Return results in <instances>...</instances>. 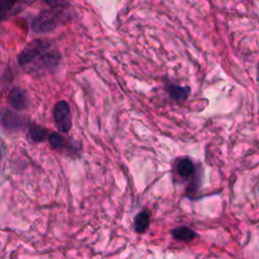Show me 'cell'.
<instances>
[{"label":"cell","mask_w":259,"mask_h":259,"mask_svg":"<svg viewBox=\"0 0 259 259\" xmlns=\"http://www.w3.org/2000/svg\"><path fill=\"white\" fill-rule=\"evenodd\" d=\"M60 60V54L53 50L51 41L47 39H34L28 42L18 55L19 65L32 70H54Z\"/></svg>","instance_id":"obj_1"},{"label":"cell","mask_w":259,"mask_h":259,"mask_svg":"<svg viewBox=\"0 0 259 259\" xmlns=\"http://www.w3.org/2000/svg\"><path fill=\"white\" fill-rule=\"evenodd\" d=\"M62 18V12L58 8L42 10L32 19L30 24L31 30L34 33L52 32L60 26Z\"/></svg>","instance_id":"obj_2"},{"label":"cell","mask_w":259,"mask_h":259,"mask_svg":"<svg viewBox=\"0 0 259 259\" xmlns=\"http://www.w3.org/2000/svg\"><path fill=\"white\" fill-rule=\"evenodd\" d=\"M53 113L57 127L62 133L69 132L72 125L71 110L69 104L65 100L58 101L54 107Z\"/></svg>","instance_id":"obj_3"},{"label":"cell","mask_w":259,"mask_h":259,"mask_svg":"<svg viewBox=\"0 0 259 259\" xmlns=\"http://www.w3.org/2000/svg\"><path fill=\"white\" fill-rule=\"evenodd\" d=\"M9 104L17 110H22L28 105V97L26 92L20 87H13L7 96Z\"/></svg>","instance_id":"obj_4"},{"label":"cell","mask_w":259,"mask_h":259,"mask_svg":"<svg viewBox=\"0 0 259 259\" xmlns=\"http://www.w3.org/2000/svg\"><path fill=\"white\" fill-rule=\"evenodd\" d=\"M176 172L183 179L194 180L196 169L193 161L187 157H183L176 162Z\"/></svg>","instance_id":"obj_5"},{"label":"cell","mask_w":259,"mask_h":259,"mask_svg":"<svg viewBox=\"0 0 259 259\" xmlns=\"http://www.w3.org/2000/svg\"><path fill=\"white\" fill-rule=\"evenodd\" d=\"M1 122L8 128H17L22 124V117L11 110H3L0 113Z\"/></svg>","instance_id":"obj_6"},{"label":"cell","mask_w":259,"mask_h":259,"mask_svg":"<svg viewBox=\"0 0 259 259\" xmlns=\"http://www.w3.org/2000/svg\"><path fill=\"white\" fill-rule=\"evenodd\" d=\"M167 91L173 100L179 101V102L185 101L190 93L189 87L180 86V85H176L173 83H169L167 85Z\"/></svg>","instance_id":"obj_7"},{"label":"cell","mask_w":259,"mask_h":259,"mask_svg":"<svg viewBox=\"0 0 259 259\" xmlns=\"http://www.w3.org/2000/svg\"><path fill=\"white\" fill-rule=\"evenodd\" d=\"M172 236L179 241H183V242H189L192 241L195 237H196V233L194 231H192L191 229L187 228V227H178L175 228L172 232H171Z\"/></svg>","instance_id":"obj_8"},{"label":"cell","mask_w":259,"mask_h":259,"mask_svg":"<svg viewBox=\"0 0 259 259\" xmlns=\"http://www.w3.org/2000/svg\"><path fill=\"white\" fill-rule=\"evenodd\" d=\"M149 224H150V215H149L148 211H146V210L141 211V212L138 213V215L135 218L134 226H135V230H136L138 233H143V232H145V231L148 229Z\"/></svg>","instance_id":"obj_9"},{"label":"cell","mask_w":259,"mask_h":259,"mask_svg":"<svg viewBox=\"0 0 259 259\" xmlns=\"http://www.w3.org/2000/svg\"><path fill=\"white\" fill-rule=\"evenodd\" d=\"M19 0H0V22L5 20L16 6Z\"/></svg>","instance_id":"obj_10"},{"label":"cell","mask_w":259,"mask_h":259,"mask_svg":"<svg viewBox=\"0 0 259 259\" xmlns=\"http://www.w3.org/2000/svg\"><path fill=\"white\" fill-rule=\"evenodd\" d=\"M46 130L37 124H32L29 127V137L34 142H41L46 138Z\"/></svg>","instance_id":"obj_11"},{"label":"cell","mask_w":259,"mask_h":259,"mask_svg":"<svg viewBox=\"0 0 259 259\" xmlns=\"http://www.w3.org/2000/svg\"><path fill=\"white\" fill-rule=\"evenodd\" d=\"M49 142L52 148L54 149H61L64 146V139L58 133H53L49 137Z\"/></svg>","instance_id":"obj_12"},{"label":"cell","mask_w":259,"mask_h":259,"mask_svg":"<svg viewBox=\"0 0 259 259\" xmlns=\"http://www.w3.org/2000/svg\"><path fill=\"white\" fill-rule=\"evenodd\" d=\"M51 8H60L66 4V0H42Z\"/></svg>","instance_id":"obj_13"},{"label":"cell","mask_w":259,"mask_h":259,"mask_svg":"<svg viewBox=\"0 0 259 259\" xmlns=\"http://www.w3.org/2000/svg\"><path fill=\"white\" fill-rule=\"evenodd\" d=\"M0 156H1V154H0Z\"/></svg>","instance_id":"obj_14"}]
</instances>
